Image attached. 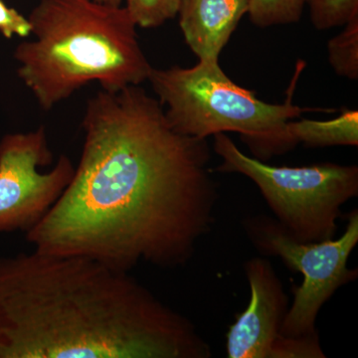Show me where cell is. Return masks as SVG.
<instances>
[{"label": "cell", "mask_w": 358, "mask_h": 358, "mask_svg": "<svg viewBox=\"0 0 358 358\" xmlns=\"http://www.w3.org/2000/svg\"><path fill=\"white\" fill-rule=\"evenodd\" d=\"M82 128L73 178L26 241L122 272L185 266L211 232L220 197L207 138L178 133L140 86L101 89L87 102Z\"/></svg>", "instance_id": "6da1fadb"}, {"label": "cell", "mask_w": 358, "mask_h": 358, "mask_svg": "<svg viewBox=\"0 0 358 358\" xmlns=\"http://www.w3.org/2000/svg\"><path fill=\"white\" fill-rule=\"evenodd\" d=\"M196 326L129 272L81 256L0 257V358H210Z\"/></svg>", "instance_id": "7a4b0ae2"}, {"label": "cell", "mask_w": 358, "mask_h": 358, "mask_svg": "<svg viewBox=\"0 0 358 358\" xmlns=\"http://www.w3.org/2000/svg\"><path fill=\"white\" fill-rule=\"evenodd\" d=\"M32 40L16 47L18 77L42 110L90 83L117 92L148 81L152 66L124 6L94 0H40L28 16Z\"/></svg>", "instance_id": "3957f363"}, {"label": "cell", "mask_w": 358, "mask_h": 358, "mask_svg": "<svg viewBox=\"0 0 358 358\" xmlns=\"http://www.w3.org/2000/svg\"><path fill=\"white\" fill-rule=\"evenodd\" d=\"M303 65L296 66L285 103H268L228 78L219 61H199L192 68H152L148 81L178 133L197 138L226 131L241 134L257 159H270L296 147L288 124L308 109L293 103L296 80Z\"/></svg>", "instance_id": "277c9868"}, {"label": "cell", "mask_w": 358, "mask_h": 358, "mask_svg": "<svg viewBox=\"0 0 358 358\" xmlns=\"http://www.w3.org/2000/svg\"><path fill=\"white\" fill-rule=\"evenodd\" d=\"M213 138L214 152L222 159L216 171L251 179L292 237L300 242L334 239L341 208L358 195L357 166H270L245 155L227 134Z\"/></svg>", "instance_id": "5b68a950"}, {"label": "cell", "mask_w": 358, "mask_h": 358, "mask_svg": "<svg viewBox=\"0 0 358 358\" xmlns=\"http://www.w3.org/2000/svg\"><path fill=\"white\" fill-rule=\"evenodd\" d=\"M245 232L263 256H277L289 270L301 273V286L293 287L294 301L281 329L287 338L313 336L320 308L336 289L357 278V268H350L348 259L358 243V211L350 212L345 233L338 239L300 242L275 219L254 216L243 221Z\"/></svg>", "instance_id": "8992f818"}, {"label": "cell", "mask_w": 358, "mask_h": 358, "mask_svg": "<svg viewBox=\"0 0 358 358\" xmlns=\"http://www.w3.org/2000/svg\"><path fill=\"white\" fill-rule=\"evenodd\" d=\"M43 126L0 141V233L27 232L60 199L75 166L67 155L53 162Z\"/></svg>", "instance_id": "52a82bcc"}, {"label": "cell", "mask_w": 358, "mask_h": 358, "mask_svg": "<svg viewBox=\"0 0 358 358\" xmlns=\"http://www.w3.org/2000/svg\"><path fill=\"white\" fill-rule=\"evenodd\" d=\"M250 301L238 313L226 336L229 358H326L319 334L287 338L281 329L289 310V296L267 259L245 263Z\"/></svg>", "instance_id": "ba28073f"}, {"label": "cell", "mask_w": 358, "mask_h": 358, "mask_svg": "<svg viewBox=\"0 0 358 358\" xmlns=\"http://www.w3.org/2000/svg\"><path fill=\"white\" fill-rule=\"evenodd\" d=\"M248 7L249 0H181L179 25L199 61H219Z\"/></svg>", "instance_id": "9c48e42d"}, {"label": "cell", "mask_w": 358, "mask_h": 358, "mask_svg": "<svg viewBox=\"0 0 358 358\" xmlns=\"http://www.w3.org/2000/svg\"><path fill=\"white\" fill-rule=\"evenodd\" d=\"M288 133L296 145L308 148L358 145V110H346L329 121L301 119L289 122Z\"/></svg>", "instance_id": "30bf717a"}, {"label": "cell", "mask_w": 358, "mask_h": 358, "mask_svg": "<svg viewBox=\"0 0 358 358\" xmlns=\"http://www.w3.org/2000/svg\"><path fill=\"white\" fill-rule=\"evenodd\" d=\"M345 29L327 43L329 62L339 77L358 79V14L345 23Z\"/></svg>", "instance_id": "8fae6325"}, {"label": "cell", "mask_w": 358, "mask_h": 358, "mask_svg": "<svg viewBox=\"0 0 358 358\" xmlns=\"http://www.w3.org/2000/svg\"><path fill=\"white\" fill-rule=\"evenodd\" d=\"M307 0H249L250 20L257 27L292 24L300 21Z\"/></svg>", "instance_id": "7c38bea8"}, {"label": "cell", "mask_w": 358, "mask_h": 358, "mask_svg": "<svg viewBox=\"0 0 358 358\" xmlns=\"http://www.w3.org/2000/svg\"><path fill=\"white\" fill-rule=\"evenodd\" d=\"M138 27L157 28L178 15L181 0H122Z\"/></svg>", "instance_id": "4fadbf2b"}, {"label": "cell", "mask_w": 358, "mask_h": 358, "mask_svg": "<svg viewBox=\"0 0 358 358\" xmlns=\"http://www.w3.org/2000/svg\"><path fill=\"white\" fill-rule=\"evenodd\" d=\"M310 20L319 30L343 26L358 14V0H307Z\"/></svg>", "instance_id": "5bb4252c"}, {"label": "cell", "mask_w": 358, "mask_h": 358, "mask_svg": "<svg viewBox=\"0 0 358 358\" xmlns=\"http://www.w3.org/2000/svg\"><path fill=\"white\" fill-rule=\"evenodd\" d=\"M0 33L7 39L14 36L27 38L31 34L29 20L0 0Z\"/></svg>", "instance_id": "9a60e30c"}, {"label": "cell", "mask_w": 358, "mask_h": 358, "mask_svg": "<svg viewBox=\"0 0 358 358\" xmlns=\"http://www.w3.org/2000/svg\"><path fill=\"white\" fill-rule=\"evenodd\" d=\"M99 3L106 4L110 6H121L122 0H94Z\"/></svg>", "instance_id": "2e32d148"}]
</instances>
